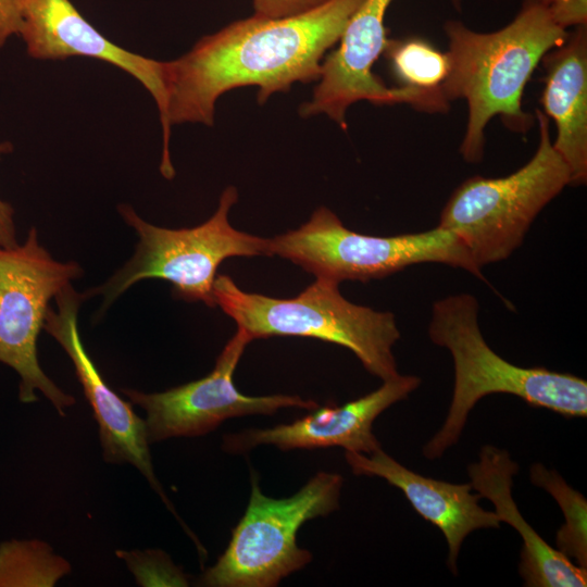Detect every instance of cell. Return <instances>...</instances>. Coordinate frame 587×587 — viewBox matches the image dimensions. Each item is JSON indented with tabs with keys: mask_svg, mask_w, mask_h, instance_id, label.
Returning <instances> with one entry per match:
<instances>
[{
	"mask_svg": "<svg viewBox=\"0 0 587 587\" xmlns=\"http://www.w3.org/2000/svg\"><path fill=\"white\" fill-rule=\"evenodd\" d=\"M362 2L330 0L282 18L253 14L202 37L180 58L163 62L162 175L172 179L175 174L170 157L172 125L212 126L218 97L237 87L257 86L258 101L263 103L295 83L319 80L325 53L339 41Z\"/></svg>",
	"mask_w": 587,
	"mask_h": 587,
	"instance_id": "6da1fadb",
	"label": "cell"
},
{
	"mask_svg": "<svg viewBox=\"0 0 587 587\" xmlns=\"http://www.w3.org/2000/svg\"><path fill=\"white\" fill-rule=\"evenodd\" d=\"M444 30L450 67L442 91L449 102L466 101L460 153L466 162L478 163L484 155L485 128L492 117L499 116L504 126L520 134L534 126L535 116L522 107L525 86L544 55L569 33L541 5L528 0L512 22L496 32L478 33L459 21H447Z\"/></svg>",
	"mask_w": 587,
	"mask_h": 587,
	"instance_id": "7a4b0ae2",
	"label": "cell"
},
{
	"mask_svg": "<svg viewBox=\"0 0 587 587\" xmlns=\"http://www.w3.org/2000/svg\"><path fill=\"white\" fill-rule=\"evenodd\" d=\"M428 335L450 351L454 385L442 426L423 447L425 458H440L457 444L473 407L491 394L513 395L569 419L586 417L587 382L570 373L517 366L497 354L482 335L473 295L457 294L434 302Z\"/></svg>",
	"mask_w": 587,
	"mask_h": 587,
	"instance_id": "3957f363",
	"label": "cell"
},
{
	"mask_svg": "<svg viewBox=\"0 0 587 587\" xmlns=\"http://www.w3.org/2000/svg\"><path fill=\"white\" fill-rule=\"evenodd\" d=\"M337 283L316 278L298 296L272 298L241 290L216 275V305L250 338L309 337L352 351L369 373L386 380L399 375L392 347L400 338L391 312L375 311L342 297Z\"/></svg>",
	"mask_w": 587,
	"mask_h": 587,
	"instance_id": "277c9868",
	"label": "cell"
},
{
	"mask_svg": "<svg viewBox=\"0 0 587 587\" xmlns=\"http://www.w3.org/2000/svg\"><path fill=\"white\" fill-rule=\"evenodd\" d=\"M535 118L539 141L533 158L504 177L467 178L440 213L438 226L462 241L479 268L508 259L540 211L570 185V170L552 146L549 118L539 110Z\"/></svg>",
	"mask_w": 587,
	"mask_h": 587,
	"instance_id": "5b68a950",
	"label": "cell"
},
{
	"mask_svg": "<svg viewBox=\"0 0 587 587\" xmlns=\"http://www.w3.org/2000/svg\"><path fill=\"white\" fill-rule=\"evenodd\" d=\"M235 187H227L216 212L192 228L167 229L142 220L128 204L118 205L125 222L139 236L132 259L102 286L86 297L103 296L104 311L125 290L141 279L160 278L173 285V294L186 301L215 307L213 285L220 264L232 257L271 255L270 239L235 229L228 211L237 202Z\"/></svg>",
	"mask_w": 587,
	"mask_h": 587,
	"instance_id": "8992f818",
	"label": "cell"
},
{
	"mask_svg": "<svg viewBox=\"0 0 587 587\" xmlns=\"http://www.w3.org/2000/svg\"><path fill=\"white\" fill-rule=\"evenodd\" d=\"M271 255L289 260L316 278L339 284L383 278L419 263H442L486 282L462 241L437 227L412 234L378 237L344 226L325 207L299 228L270 239Z\"/></svg>",
	"mask_w": 587,
	"mask_h": 587,
	"instance_id": "52a82bcc",
	"label": "cell"
},
{
	"mask_svg": "<svg viewBox=\"0 0 587 587\" xmlns=\"http://www.w3.org/2000/svg\"><path fill=\"white\" fill-rule=\"evenodd\" d=\"M342 477L319 472L297 494L274 499L262 494L252 474L251 494L243 516L216 563L200 578L209 587H274L311 560L297 545L298 529L307 521L339 507Z\"/></svg>",
	"mask_w": 587,
	"mask_h": 587,
	"instance_id": "ba28073f",
	"label": "cell"
},
{
	"mask_svg": "<svg viewBox=\"0 0 587 587\" xmlns=\"http://www.w3.org/2000/svg\"><path fill=\"white\" fill-rule=\"evenodd\" d=\"M82 275L76 262L55 261L38 242L35 228L22 246L0 248V362L20 375L22 402L36 401L39 390L62 416L75 399L41 370L37 339L51 299Z\"/></svg>",
	"mask_w": 587,
	"mask_h": 587,
	"instance_id": "9c48e42d",
	"label": "cell"
},
{
	"mask_svg": "<svg viewBox=\"0 0 587 587\" xmlns=\"http://www.w3.org/2000/svg\"><path fill=\"white\" fill-rule=\"evenodd\" d=\"M251 340L243 329L237 328L212 372L201 379L153 394L122 389L133 403L145 409L150 444L173 437L201 436L230 417L273 414L283 408L314 410L319 407L314 400L299 396L241 394L235 387L234 373Z\"/></svg>",
	"mask_w": 587,
	"mask_h": 587,
	"instance_id": "30bf717a",
	"label": "cell"
},
{
	"mask_svg": "<svg viewBox=\"0 0 587 587\" xmlns=\"http://www.w3.org/2000/svg\"><path fill=\"white\" fill-rule=\"evenodd\" d=\"M392 0H363L346 25L339 46L322 62L319 84L310 101L300 108L303 117L326 114L344 129L348 108L361 100L374 104L408 103L416 107L413 92L387 87L372 71L387 46L385 14ZM454 7L461 0H451Z\"/></svg>",
	"mask_w": 587,
	"mask_h": 587,
	"instance_id": "8fae6325",
	"label": "cell"
},
{
	"mask_svg": "<svg viewBox=\"0 0 587 587\" xmlns=\"http://www.w3.org/2000/svg\"><path fill=\"white\" fill-rule=\"evenodd\" d=\"M85 297L71 285L66 286L54 297L57 310L48 309L43 328L61 345L75 367L99 425L104 460L134 465L176 519L180 520L154 474L146 421L134 412L129 402L121 399L107 385L86 352L77 326L79 305Z\"/></svg>",
	"mask_w": 587,
	"mask_h": 587,
	"instance_id": "7c38bea8",
	"label": "cell"
},
{
	"mask_svg": "<svg viewBox=\"0 0 587 587\" xmlns=\"http://www.w3.org/2000/svg\"><path fill=\"white\" fill-rule=\"evenodd\" d=\"M383 382L379 388L359 399L340 407H317L291 424L226 435L223 448L237 453L259 445H273L280 450L339 446L346 451L371 454L382 449L372 430L376 417L408 398L421 384L417 376L400 374Z\"/></svg>",
	"mask_w": 587,
	"mask_h": 587,
	"instance_id": "4fadbf2b",
	"label": "cell"
},
{
	"mask_svg": "<svg viewBox=\"0 0 587 587\" xmlns=\"http://www.w3.org/2000/svg\"><path fill=\"white\" fill-rule=\"evenodd\" d=\"M27 53L39 60L71 57L108 62L140 82L164 110L163 62L130 52L104 37L71 0H24L20 32Z\"/></svg>",
	"mask_w": 587,
	"mask_h": 587,
	"instance_id": "5bb4252c",
	"label": "cell"
},
{
	"mask_svg": "<svg viewBox=\"0 0 587 587\" xmlns=\"http://www.w3.org/2000/svg\"><path fill=\"white\" fill-rule=\"evenodd\" d=\"M345 458L355 475L377 476L400 489L413 509L435 525L448 544L447 564L457 574V558L465 537L479 528H498L500 517L486 511L472 494V485L452 484L415 473L382 449L363 454L346 451Z\"/></svg>",
	"mask_w": 587,
	"mask_h": 587,
	"instance_id": "9a60e30c",
	"label": "cell"
},
{
	"mask_svg": "<svg viewBox=\"0 0 587 587\" xmlns=\"http://www.w3.org/2000/svg\"><path fill=\"white\" fill-rule=\"evenodd\" d=\"M519 465L507 450L486 445L479 459L467 469L472 489L490 500L501 522L510 524L522 538L519 572L528 587H585L587 567L576 565L548 545L524 520L512 496L513 476Z\"/></svg>",
	"mask_w": 587,
	"mask_h": 587,
	"instance_id": "2e32d148",
	"label": "cell"
},
{
	"mask_svg": "<svg viewBox=\"0 0 587 587\" xmlns=\"http://www.w3.org/2000/svg\"><path fill=\"white\" fill-rule=\"evenodd\" d=\"M541 61L544 114L557 127L552 146L570 170V185L580 186L587 180V27H576Z\"/></svg>",
	"mask_w": 587,
	"mask_h": 587,
	"instance_id": "e0dca14e",
	"label": "cell"
},
{
	"mask_svg": "<svg viewBox=\"0 0 587 587\" xmlns=\"http://www.w3.org/2000/svg\"><path fill=\"white\" fill-rule=\"evenodd\" d=\"M385 54L401 88L416 97V110L445 112L449 109L442 85L449 74V58L427 40H388Z\"/></svg>",
	"mask_w": 587,
	"mask_h": 587,
	"instance_id": "ac0fdd59",
	"label": "cell"
},
{
	"mask_svg": "<svg viewBox=\"0 0 587 587\" xmlns=\"http://www.w3.org/2000/svg\"><path fill=\"white\" fill-rule=\"evenodd\" d=\"M530 482L547 490L560 505L564 524L555 535L558 550L576 565L587 567V501L566 484L562 476L535 463L529 470Z\"/></svg>",
	"mask_w": 587,
	"mask_h": 587,
	"instance_id": "d6986e66",
	"label": "cell"
},
{
	"mask_svg": "<svg viewBox=\"0 0 587 587\" xmlns=\"http://www.w3.org/2000/svg\"><path fill=\"white\" fill-rule=\"evenodd\" d=\"M70 569L45 542L10 540L0 545V587L53 586Z\"/></svg>",
	"mask_w": 587,
	"mask_h": 587,
	"instance_id": "ffe728a7",
	"label": "cell"
},
{
	"mask_svg": "<svg viewBox=\"0 0 587 587\" xmlns=\"http://www.w3.org/2000/svg\"><path fill=\"white\" fill-rule=\"evenodd\" d=\"M141 586H187L188 579L179 567L160 550L116 551Z\"/></svg>",
	"mask_w": 587,
	"mask_h": 587,
	"instance_id": "44dd1931",
	"label": "cell"
},
{
	"mask_svg": "<svg viewBox=\"0 0 587 587\" xmlns=\"http://www.w3.org/2000/svg\"><path fill=\"white\" fill-rule=\"evenodd\" d=\"M541 5L553 22L566 29L587 25V0H528Z\"/></svg>",
	"mask_w": 587,
	"mask_h": 587,
	"instance_id": "7402d4cb",
	"label": "cell"
},
{
	"mask_svg": "<svg viewBox=\"0 0 587 587\" xmlns=\"http://www.w3.org/2000/svg\"><path fill=\"white\" fill-rule=\"evenodd\" d=\"M330 0H252L254 14L282 18L294 16L316 9Z\"/></svg>",
	"mask_w": 587,
	"mask_h": 587,
	"instance_id": "603a6c76",
	"label": "cell"
},
{
	"mask_svg": "<svg viewBox=\"0 0 587 587\" xmlns=\"http://www.w3.org/2000/svg\"><path fill=\"white\" fill-rule=\"evenodd\" d=\"M24 0H0V48L12 35H20Z\"/></svg>",
	"mask_w": 587,
	"mask_h": 587,
	"instance_id": "cb8c5ba5",
	"label": "cell"
},
{
	"mask_svg": "<svg viewBox=\"0 0 587 587\" xmlns=\"http://www.w3.org/2000/svg\"><path fill=\"white\" fill-rule=\"evenodd\" d=\"M12 149L10 142L0 143V155L11 152ZM13 214V208L0 199V248H14L17 246Z\"/></svg>",
	"mask_w": 587,
	"mask_h": 587,
	"instance_id": "d4e9b609",
	"label": "cell"
}]
</instances>
